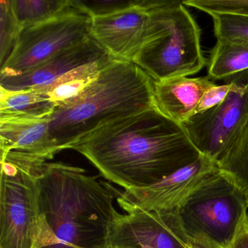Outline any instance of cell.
<instances>
[{
  "mask_svg": "<svg viewBox=\"0 0 248 248\" xmlns=\"http://www.w3.org/2000/svg\"><path fill=\"white\" fill-rule=\"evenodd\" d=\"M248 70V43L217 40L210 53L208 77L230 79Z\"/></svg>",
  "mask_w": 248,
  "mask_h": 248,
  "instance_id": "obj_17",
  "label": "cell"
},
{
  "mask_svg": "<svg viewBox=\"0 0 248 248\" xmlns=\"http://www.w3.org/2000/svg\"><path fill=\"white\" fill-rule=\"evenodd\" d=\"M155 106V81L133 62L114 59L78 98L50 117V136L61 150L116 119Z\"/></svg>",
  "mask_w": 248,
  "mask_h": 248,
  "instance_id": "obj_3",
  "label": "cell"
},
{
  "mask_svg": "<svg viewBox=\"0 0 248 248\" xmlns=\"http://www.w3.org/2000/svg\"><path fill=\"white\" fill-rule=\"evenodd\" d=\"M185 6L196 8L211 16L236 14L248 16V0H186Z\"/></svg>",
  "mask_w": 248,
  "mask_h": 248,
  "instance_id": "obj_21",
  "label": "cell"
},
{
  "mask_svg": "<svg viewBox=\"0 0 248 248\" xmlns=\"http://www.w3.org/2000/svg\"><path fill=\"white\" fill-rule=\"evenodd\" d=\"M149 14L140 50L133 63L155 82L187 77L206 64L201 31L179 1L141 0Z\"/></svg>",
  "mask_w": 248,
  "mask_h": 248,
  "instance_id": "obj_4",
  "label": "cell"
},
{
  "mask_svg": "<svg viewBox=\"0 0 248 248\" xmlns=\"http://www.w3.org/2000/svg\"><path fill=\"white\" fill-rule=\"evenodd\" d=\"M217 40L248 43V16L218 14L211 16Z\"/></svg>",
  "mask_w": 248,
  "mask_h": 248,
  "instance_id": "obj_20",
  "label": "cell"
},
{
  "mask_svg": "<svg viewBox=\"0 0 248 248\" xmlns=\"http://www.w3.org/2000/svg\"><path fill=\"white\" fill-rule=\"evenodd\" d=\"M216 170V162L202 155L195 162L150 186L120 191L117 203L127 213L176 212L203 181Z\"/></svg>",
  "mask_w": 248,
  "mask_h": 248,
  "instance_id": "obj_9",
  "label": "cell"
},
{
  "mask_svg": "<svg viewBox=\"0 0 248 248\" xmlns=\"http://www.w3.org/2000/svg\"><path fill=\"white\" fill-rule=\"evenodd\" d=\"M56 108L48 95L35 90L11 91L0 87V120L47 118Z\"/></svg>",
  "mask_w": 248,
  "mask_h": 248,
  "instance_id": "obj_16",
  "label": "cell"
},
{
  "mask_svg": "<svg viewBox=\"0 0 248 248\" xmlns=\"http://www.w3.org/2000/svg\"><path fill=\"white\" fill-rule=\"evenodd\" d=\"M108 56L91 36L27 72L17 76L0 78V87L8 91H19L47 86L77 68Z\"/></svg>",
  "mask_w": 248,
  "mask_h": 248,
  "instance_id": "obj_11",
  "label": "cell"
},
{
  "mask_svg": "<svg viewBox=\"0 0 248 248\" xmlns=\"http://www.w3.org/2000/svg\"><path fill=\"white\" fill-rule=\"evenodd\" d=\"M70 149L88 159L101 176L124 190L150 186L202 155L182 124L164 115L155 105L103 124Z\"/></svg>",
  "mask_w": 248,
  "mask_h": 248,
  "instance_id": "obj_1",
  "label": "cell"
},
{
  "mask_svg": "<svg viewBox=\"0 0 248 248\" xmlns=\"http://www.w3.org/2000/svg\"><path fill=\"white\" fill-rule=\"evenodd\" d=\"M11 3L24 30L63 14L72 5V0H12Z\"/></svg>",
  "mask_w": 248,
  "mask_h": 248,
  "instance_id": "obj_18",
  "label": "cell"
},
{
  "mask_svg": "<svg viewBox=\"0 0 248 248\" xmlns=\"http://www.w3.org/2000/svg\"><path fill=\"white\" fill-rule=\"evenodd\" d=\"M72 2L75 8L93 18L127 9L133 6L136 0H72Z\"/></svg>",
  "mask_w": 248,
  "mask_h": 248,
  "instance_id": "obj_22",
  "label": "cell"
},
{
  "mask_svg": "<svg viewBox=\"0 0 248 248\" xmlns=\"http://www.w3.org/2000/svg\"><path fill=\"white\" fill-rule=\"evenodd\" d=\"M228 248H248V216L245 217L237 234Z\"/></svg>",
  "mask_w": 248,
  "mask_h": 248,
  "instance_id": "obj_24",
  "label": "cell"
},
{
  "mask_svg": "<svg viewBox=\"0 0 248 248\" xmlns=\"http://www.w3.org/2000/svg\"><path fill=\"white\" fill-rule=\"evenodd\" d=\"M152 248V247L150 246H147V245H142V246L139 247V248Z\"/></svg>",
  "mask_w": 248,
  "mask_h": 248,
  "instance_id": "obj_25",
  "label": "cell"
},
{
  "mask_svg": "<svg viewBox=\"0 0 248 248\" xmlns=\"http://www.w3.org/2000/svg\"><path fill=\"white\" fill-rule=\"evenodd\" d=\"M229 80L232 89L221 104L194 114L182 124L199 152L215 162L248 115V70Z\"/></svg>",
  "mask_w": 248,
  "mask_h": 248,
  "instance_id": "obj_8",
  "label": "cell"
},
{
  "mask_svg": "<svg viewBox=\"0 0 248 248\" xmlns=\"http://www.w3.org/2000/svg\"><path fill=\"white\" fill-rule=\"evenodd\" d=\"M149 14L141 0L110 15L92 18L91 37L116 60L134 62L143 42Z\"/></svg>",
  "mask_w": 248,
  "mask_h": 248,
  "instance_id": "obj_10",
  "label": "cell"
},
{
  "mask_svg": "<svg viewBox=\"0 0 248 248\" xmlns=\"http://www.w3.org/2000/svg\"><path fill=\"white\" fill-rule=\"evenodd\" d=\"M114 59L111 56H107L71 71L50 85L31 89L48 95L57 108L76 99L83 93L98 78L101 71Z\"/></svg>",
  "mask_w": 248,
  "mask_h": 248,
  "instance_id": "obj_15",
  "label": "cell"
},
{
  "mask_svg": "<svg viewBox=\"0 0 248 248\" xmlns=\"http://www.w3.org/2000/svg\"><path fill=\"white\" fill-rule=\"evenodd\" d=\"M40 213L50 233L45 248H111L120 191L63 162H46L39 181Z\"/></svg>",
  "mask_w": 248,
  "mask_h": 248,
  "instance_id": "obj_2",
  "label": "cell"
},
{
  "mask_svg": "<svg viewBox=\"0 0 248 248\" xmlns=\"http://www.w3.org/2000/svg\"><path fill=\"white\" fill-rule=\"evenodd\" d=\"M46 162L25 152L1 153L0 248L50 245V230L40 208L39 181Z\"/></svg>",
  "mask_w": 248,
  "mask_h": 248,
  "instance_id": "obj_5",
  "label": "cell"
},
{
  "mask_svg": "<svg viewBox=\"0 0 248 248\" xmlns=\"http://www.w3.org/2000/svg\"><path fill=\"white\" fill-rule=\"evenodd\" d=\"M217 171L245 197L248 205V115L216 162Z\"/></svg>",
  "mask_w": 248,
  "mask_h": 248,
  "instance_id": "obj_14",
  "label": "cell"
},
{
  "mask_svg": "<svg viewBox=\"0 0 248 248\" xmlns=\"http://www.w3.org/2000/svg\"><path fill=\"white\" fill-rule=\"evenodd\" d=\"M49 120L50 117L0 120L1 153L16 151L47 162L53 159L62 150L50 136Z\"/></svg>",
  "mask_w": 248,
  "mask_h": 248,
  "instance_id": "obj_13",
  "label": "cell"
},
{
  "mask_svg": "<svg viewBox=\"0 0 248 248\" xmlns=\"http://www.w3.org/2000/svg\"><path fill=\"white\" fill-rule=\"evenodd\" d=\"M0 62L5 63L16 45L22 31L10 0L0 1Z\"/></svg>",
  "mask_w": 248,
  "mask_h": 248,
  "instance_id": "obj_19",
  "label": "cell"
},
{
  "mask_svg": "<svg viewBox=\"0 0 248 248\" xmlns=\"http://www.w3.org/2000/svg\"><path fill=\"white\" fill-rule=\"evenodd\" d=\"M188 248H196V247L191 246V245H190L189 246H188Z\"/></svg>",
  "mask_w": 248,
  "mask_h": 248,
  "instance_id": "obj_26",
  "label": "cell"
},
{
  "mask_svg": "<svg viewBox=\"0 0 248 248\" xmlns=\"http://www.w3.org/2000/svg\"><path fill=\"white\" fill-rule=\"evenodd\" d=\"M92 18L75 8L46 22L24 28L15 47L1 66L0 78L17 76L91 36Z\"/></svg>",
  "mask_w": 248,
  "mask_h": 248,
  "instance_id": "obj_7",
  "label": "cell"
},
{
  "mask_svg": "<svg viewBox=\"0 0 248 248\" xmlns=\"http://www.w3.org/2000/svg\"><path fill=\"white\" fill-rule=\"evenodd\" d=\"M215 85L208 76L179 77L155 82V105L164 115L182 124L194 115L204 93Z\"/></svg>",
  "mask_w": 248,
  "mask_h": 248,
  "instance_id": "obj_12",
  "label": "cell"
},
{
  "mask_svg": "<svg viewBox=\"0 0 248 248\" xmlns=\"http://www.w3.org/2000/svg\"><path fill=\"white\" fill-rule=\"evenodd\" d=\"M248 208L240 191L217 169L194 190L176 214L191 246L228 248L248 216Z\"/></svg>",
  "mask_w": 248,
  "mask_h": 248,
  "instance_id": "obj_6",
  "label": "cell"
},
{
  "mask_svg": "<svg viewBox=\"0 0 248 248\" xmlns=\"http://www.w3.org/2000/svg\"><path fill=\"white\" fill-rule=\"evenodd\" d=\"M232 83L229 82L224 85H215L204 93L195 109L194 114L204 112L216 106L221 104L232 89Z\"/></svg>",
  "mask_w": 248,
  "mask_h": 248,
  "instance_id": "obj_23",
  "label": "cell"
}]
</instances>
